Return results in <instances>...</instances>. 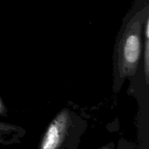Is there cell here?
<instances>
[{"instance_id":"cell-1","label":"cell","mask_w":149,"mask_h":149,"mask_svg":"<svg viewBox=\"0 0 149 149\" xmlns=\"http://www.w3.org/2000/svg\"><path fill=\"white\" fill-rule=\"evenodd\" d=\"M148 16V7L136 13L127 24L116 50V68L121 79L133 76L139 65L143 26Z\"/></svg>"},{"instance_id":"cell-5","label":"cell","mask_w":149,"mask_h":149,"mask_svg":"<svg viewBox=\"0 0 149 149\" xmlns=\"http://www.w3.org/2000/svg\"><path fill=\"white\" fill-rule=\"evenodd\" d=\"M6 113H7V108L0 97V116H5Z\"/></svg>"},{"instance_id":"cell-3","label":"cell","mask_w":149,"mask_h":149,"mask_svg":"<svg viewBox=\"0 0 149 149\" xmlns=\"http://www.w3.org/2000/svg\"><path fill=\"white\" fill-rule=\"evenodd\" d=\"M21 131L22 129L19 127L0 122V143H10L11 141L9 138L15 139L16 136L20 135Z\"/></svg>"},{"instance_id":"cell-4","label":"cell","mask_w":149,"mask_h":149,"mask_svg":"<svg viewBox=\"0 0 149 149\" xmlns=\"http://www.w3.org/2000/svg\"><path fill=\"white\" fill-rule=\"evenodd\" d=\"M144 74L147 84H149V18L148 16L145 21V30H144Z\"/></svg>"},{"instance_id":"cell-6","label":"cell","mask_w":149,"mask_h":149,"mask_svg":"<svg viewBox=\"0 0 149 149\" xmlns=\"http://www.w3.org/2000/svg\"><path fill=\"white\" fill-rule=\"evenodd\" d=\"M98 149H114V144L113 143H111L107 144L106 146H104Z\"/></svg>"},{"instance_id":"cell-2","label":"cell","mask_w":149,"mask_h":149,"mask_svg":"<svg viewBox=\"0 0 149 149\" xmlns=\"http://www.w3.org/2000/svg\"><path fill=\"white\" fill-rule=\"evenodd\" d=\"M72 125L69 111H61L48 125L38 149H62L69 136Z\"/></svg>"}]
</instances>
